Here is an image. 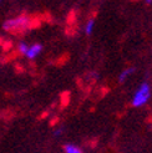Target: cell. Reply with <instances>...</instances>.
Returning a JSON list of instances; mask_svg holds the SVG:
<instances>
[{
    "mask_svg": "<svg viewBox=\"0 0 152 153\" xmlns=\"http://www.w3.org/2000/svg\"><path fill=\"white\" fill-rule=\"evenodd\" d=\"M29 22H30L29 16H26V15H19L16 18L6 20L3 25V29L9 33H19V31L25 30L29 26Z\"/></svg>",
    "mask_w": 152,
    "mask_h": 153,
    "instance_id": "6da1fadb",
    "label": "cell"
},
{
    "mask_svg": "<svg viewBox=\"0 0 152 153\" xmlns=\"http://www.w3.org/2000/svg\"><path fill=\"white\" fill-rule=\"evenodd\" d=\"M151 97V87L148 85V82H142L139 86V88L136 90V92L133 94L132 97V106L139 108V107L145 106Z\"/></svg>",
    "mask_w": 152,
    "mask_h": 153,
    "instance_id": "7a4b0ae2",
    "label": "cell"
},
{
    "mask_svg": "<svg viewBox=\"0 0 152 153\" xmlns=\"http://www.w3.org/2000/svg\"><path fill=\"white\" fill-rule=\"evenodd\" d=\"M42 51V45L41 44H33L31 46H29V50L26 52V55L25 57L28 60H35L37 56L40 55V52Z\"/></svg>",
    "mask_w": 152,
    "mask_h": 153,
    "instance_id": "3957f363",
    "label": "cell"
},
{
    "mask_svg": "<svg viewBox=\"0 0 152 153\" xmlns=\"http://www.w3.org/2000/svg\"><path fill=\"white\" fill-rule=\"evenodd\" d=\"M133 71H135V67H127L126 70H124L120 74V76H118V82H120V83H124V82L133 74Z\"/></svg>",
    "mask_w": 152,
    "mask_h": 153,
    "instance_id": "277c9868",
    "label": "cell"
},
{
    "mask_svg": "<svg viewBox=\"0 0 152 153\" xmlns=\"http://www.w3.org/2000/svg\"><path fill=\"white\" fill-rule=\"evenodd\" d=\"M64 151L65 153H82V151L80 149V147H77L76 144L72 143H67L64 146Z\"/></svg>",
    "mask_w": 152,
    "mask_h": 153,
    "instance_id": "5b68a950",
    "label": "cell"
},
{
    "mask_svg": "<svg viewBox=\"0 0 152 153\" xmlns=\"http://www.w3.org/2000/svg\"><path fill=\"white\" fill-rule=\"evenodd\" d=\"M94 29H95V20L94 19H90L86 25H85V34L86 35H91L94 33Z\"/></svg>",
    "mask_w": 152,
    "mask_h": 153,
    "instance_id": "8992f818",
    "label": "cell"
},
{
    "mask_svg": "<svg viewBox=\"0 0 152 153\" xmlns=\"http://www.w3.org/2000/svg\"><path fill=\"white\" fill-rule=\"evenodd\" d=\"M28 50H29V45L26 44V42H24V41H21V42H19V45H18V51L21 53V55H26V52H28Z\"/></svg>",
    "mask_w": 152,
    "mask_h": 153,
    "instance_id": "52a82bcc",
    "label": "cell"
},
{
    "mask_svg": "<svg viewBox=\"0 0 152 153\" xmlns=\"http://www.w3.org/2000/svg\"><path fill=\"white\" fill-rule=\"evenodd\" d=\"M63 131H64L63 128H57L56 131H55V133H54V137H55V138H57V137L61 136V134H63Z\"/></svg>",
    "mask_w": 152,
    "mask_h": 153,
    "instance_id": "ba28073f",
    "label": "cell"
},
{
    "mask_svg": "<svg viewBox=\"0 0 152 153\" xmlns=\"http://www.w3.org/2000/svg\"><path fill=\"white\" fill-rule=\"evenodd\" d=\"M145 3L150 5V4H152V0H145Z\"/></svg>",
    "mask_w": 152,
    "mask_h": 153,
    "instance_id": "9c48e42d",
    "label": "cell"
},
{
    "mask_svg": "<svg viewBox=\"0 0 152 153\" xmlns=\"http://www.w3.org/2000/svg\"><path fill=\"white\" fill-rule=\"evenodd\" d=\"M3 1H4V0H0V4H1V3H3Z\"/></svg>",
    "mask_w": 152,
    "mask_h": 153,
    "instance_id": "30bf717a",
    "label": "cell"
}]
</instances>
